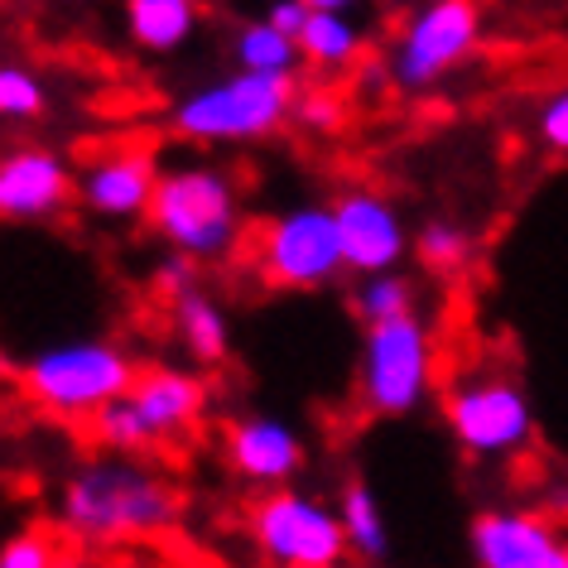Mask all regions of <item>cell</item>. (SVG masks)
<instances>
[{
    "instance_id": "cell-1",
    "label": "cell",
    "mask_w": 568,
    "mask_h": 568,
    "mask_svg": "<svg viewBox=\"0 0 568 568\" xmlns=\"http://www.w3.org/2000/svg\"><path fill=\"white\" fill-rule=\"evenodd\" d=\"M179 496L169 481L131 463H88L63 487V520L82 539H140L174 520Z\"/></svg>"
},
{
    "instance_id": "cell-2",
    "label": "cell",
    "mask_w": 568,
    "mask_h": 568,
    "mask_svg": "<svg viewBox=\"0 0 568 568\" xmlns=\"http://www.w3.org/2000/svg\"><path fill=\"white\" fill-rule=\"evenodd\" d=\"M294 111V78L290 73H241L207 82V88L189 92L174 106V125L189 140H261Z\"/></svg>"
},
{
    "instance_id": "cell-3",
    "label": "cell",
    "mask_w": 568,
    "mask_h": 568,
    "mask_svg": "<svg viewBox=\"0 0 568 568\" xmlns=\"http://www.w3.org/2000/svg\"><path fill=\"white\" fill-rule=\"evenodd\" d=\"M150 222L174 251L212 261L236 241V189L217 169H174L160 174L150 197Z\"/></svg>"
},
{
    "instance_id": "cell-4",
    "label": "cell",
    "mask_w": 568,
    "mask_h": 568,
    "mask_svg": "<svg viewBox=\"0 0 568 568\" xmlns=\"http://www.w3.org/2000/svg\"><path fill=\"white\" fill-rule=\"evenodd\" d=\"M24 386L59 415H97L135 386V366L111 343H59L24 366Z\"/></svg>"
},
{
    "instance_id": "cell-5",
    "label": "cell",
    "mask_w": 568,
    "mask_h": 568,
    "mask_svg": "<svg viewBox=\"0 0 568 568\" xmlns=\"http://www.w3.org/2000/svg\"><path fill=\"white\" fill-rule=\"evenodd\" d=\"M434 376V343L429 328L415 318V308L400 318L366 323V352H362V395L376 415H409Z\"/></svg>"
},
{
    "instance_id": "cell-6",
    "label": "cell",
    "mask_w": 568,
    "mask_h": 568,
    "mask_svg": "<svg viewBox=\"0 0 568 568\" xmlns=\"http://www.w3.org/2000/svg\"><path fill=\"white\" fill-rule=\"evenodd\" d=\"M203 400H207L203 381L189 376V372L135 376L131 390L97 409V434H102L111 448H121V453L150 448L154 438L179 434L183 424H193L197 409H203Z\"/></svg>"
},
{
    "instance_id": "cell-7",
    "label": "cell",
    "mask_w": 568,
    "mask_h": 568,
    "mask_svg": "<svg viewBox=\"0 0 568 568\" xmlns=\"http://www.w3.org/2000/svg\"><path fill=\"white\" fill-rule=\"evenodd\" d=\"M251 539L270 564L284 568H333L343 564L347 530L343 516L318 506L314 496L300 491H275L251 510Z\"/></svg>"
},
{
    "instance_id": "cell-8",
    "label": "cell",
    "mask_w": 568,
    "mask_h": 568,
    "mask_svg": "<svg viewBox=\"0 0 568 568\" xmlns=\"http://www.w3.org/2000/svg\"><path fill=\"white\" fill-rule=\"evenodd\" d=\"M347 270L333 207H294L261 236V280L280 290H318Z\"/></svg>"
},
{
    "instance_id": "cell-9",
    "label": "cell",
    "mask_w": 568,
    "mask_h": 568,
    "mask_svg": "<svg viewBox=\"0 0 568 568\" xmlns=\"http://www.w3.org/2000/svg\"><path fill=\"white\" fill-rule=\"evenodd\" d=\"M444 415L453 438L467 453H477V458H506V453L525 448V438L535 429L530 400L506 376H477L453 386L444 400Z\"/></svg>"
},
{
    "instance_id": "cell-10",
    "label": "cell",
    "mask_w": 568,
    "mask_h": 568,
    "mask_svg": "<svg viewBox=\"0 0 568 568\" xmlns=\"http://www.w3.org/2000/svg\"><path fill=\"white\" fill-rule=\"evenodd\" d=\"M477 30H481V16L473 0H429V6L405 24L400 44H395V59H390L395 82L409 92L438 82L453 63H463L467 53H473Z\"/></svg>"
},
{
    "instance_id": "cell-11",
    "label": "cell",
    "mask_w": 568,
    "mask_h": 568,
    "mask_svg": "<svg viewBox=\"0 0 568 568\" xmlns=\"http://www.w3.org/2000/svg\"><path fill=\"white\" fill-rule=\"evenodd\" d=\"M337 217V236H343V261L357 275H381V270H395L400 255L409 246V232L386 197L376 193H343L333 203Z\"/></svg>"
},
{
    "instance_id": "cell-12",
    "label": "cell",
    "mask_w": 568,
    "mask_h": 568,
    "mask_svg": "<svg viewBox=\"0 0 568 568\" xmlns=\"http://www.w3.org/2000/svg\"><path fill=\"white\" fill-rule=\"evenodd\" d=\"M473 559L481 568H568V545L535 516L487 510L473 520Z\"/></svg>"
},
{
    "instance_id": "cell-13",
    "label": "cell",
    "mask_w": 568,
    "mask_h": 568,
    "mask_svg": "<svg viewBox=\"0 0 568 568\" xmlns=\"http://www.w3.org/2000/svg\"><path fill=\"white\" fill-rule=\"evenodd\" d=\"M68 197H73V179H68L59 154L16 150L0 160V217H16V222L53 217Z\"/></svg>"
},
{
    "instance_id": "cell-14",
    "label": "cell",
    "mask_w": 568,
    "mask_h": 568,
    "mask_svg": "<svg viewBox=\"0 0 568 568\" xmlns=\"http://www.w3.org/2000/svg\"><path fill=\"white\" fill-rule=\"evenodd\" d=\"M160 189V169H154V154L145 150H121L97 160L88 174H82L78 193L97 217H140L150 212V197Z\"/></svg>"
},
{
    "instance_id": "cell-15",
    "label": "cell",
    "mask_w": 568,
    "mask_h": 568,
    "mask_svg": "<svg viewBox=\"0 0 568 568\" xmlns=\"http://www.w3.org/2000/svg\"><path fill=\"white\" fill-rule=\"evenodd\" d=\"M226 453H232V467L246 481H284L304 463V444L294 438L290 424L265 415L241 419L232 438H226Z\"/></svg>"
},
{
    "instance_id": "cell-16",
    "label": "cell",
    "mask_w": 568,
    "mask_h": 568,
    "mask_svg": "<svg viewBox=\"0 0 568 568\" xmlns=\"http://www.w3.org/2000/svg\"><path fill=\"white\" fill-rule=\"evenodd\" d=\"M193 0H131V39L150 53H174L193 34Z\"/></svg>"
},
{
    "instance_id": "cell-17",
    "label": "cell",
    "mask_w": 568,
    "mask_h": 568,
    "mask_svg": "<svg viewBox=\"0 0 568 568\" xmlns=\"http://www.w3.org/2000/svg\"><path fill=\"white\" fill-rule=\"evenodd\" d=\"M174 318H179V337L189 343V352L197 362H222L226 357V318L212 300H203L197 290H183L174 300Z\"/></svg>"
},
{
    "instance_id": "cell-18",
    "label": "cell",
    "mask_w": 568,
    "mask_h": 568,
    "mask_svg": "<svg viewBox=\"0 0 568 568\" xmlns=\"http://www.w3.org/2000/svg\"><path fill=\"white\" fill-rule=\"evenodd\" d=\"M300 53L318 68H343L357 53V24L347 20V10H308Z\"/></svg>"
},
{
    "instance_id": "cell-19",
    "label": "cell",
    "mask_w": 568,
    "mask_h": 568,
    "mask_svg": "<svg viewBox=\"0 0 568 568\" xmlns=\"http://www.w3.org/2000/svg\"><path fill=\"white\" fill-rule=\"evenodd\" d=\"M343 530H347V549H357L362 559H386L390 549L386 516H381L376 496L366 491V481H352L343 491Z\"/></svg>"
},
{
    "instance_id": "cell-20",
    "label": "cell",
    "mask_w": 568,
    "mask_h": 568,
    "mask_svg": "<svg viewBox=\"0 0 568 568\" xmlns=\"http://www.w3.org/2000/svg\"><path fill=\"white\" fill-rule=\"evenodd\" d=\"M236 63L251 68V73H294V63H300V39L275 30L270 20H255L236 34Z\"/></svg>"
},
{
    "instance_id": "cell-21",
    "label": "cell",
    "mask_w": 568,
    "mask_h": 568,
    "mask_svg": "<svg viewBox=\"0 0 568 568\" xmlns=\"http://www.w3.org/2000/svg\"><path fill=\"white\" fill-rule=\"evenodd\" d=\"M415 308V290H409V280L390 275V270H381V275H366V284L357 290V314L366 323H381V318H400Z\"/></svg>"
},
{
    "instance_id": "cell-22",
    "label": "cell",
    "mask_w": 568,
    "mask_h": 568,
    "mask_svg": "<svg viewBox=\"0 0 568 568\" xmlns=\"http://www.w3.org/2000/svg\"><path fill=\"white\" fill-rule=\"evenodd\" d=\"M467 251H473V241H467V232L453 222H429L419 232V261L429 270H463Z\"/></svg>"
},
{
    "instance_id": "cell-23",
    "label": "cell",
    "mask_w": 568,
    "mask_h": 568,
    "mask_svg": "<svg viewBox=\"0 0 568 568\" xmlns=\"http://www.w3.org/2000/svg\"><path fill=\"white\" fill-rule=\"evenodd\" d=\"M44 111V82L30 68H0V116H39Z\"/></svg>"
},
{
    "instance_id": "cell-24",
    "label": "cell",
    "mask_w": 568,
    "mask_h": 568,
    "mask_svg": "<svg viewBox=\"0 0 568 568\" xmlns=\"http://www.w3.org/2000/svg\"><path fill=\"white\" fill-rule=\"evenodd\" d=\"M49 564H53V549H49V535L39 530H24L0 545V568H49Z\"/></svg>"
},
{
    "instance_id": "cell-25",
    "label": "cell",
    "mask_w": 568,
    "mask_h": 568,
    "mask_svg": "<svg viewBox=\"0 0 568 568\" xmlns=\"http://www.w3.org/2000/svg\"><path fill=\"white\" fill-rule=\"evenodd\" d=\"M539 140H545L549 150L568 154V88L554 92L545 102V111H539Z\"/></svg>"
},
{
    "instance_id": "cell-26",
    "label": "cell",
    "mask_w": 568,
    "mask_h": 568,
    "mask_svg": "<svg viewBox=\"0 0 568 568\" xmlns=\"http://www.w3.org/2000/svg\"><path fill=\"white\" fill-rule=\"evenodd\" d=\"M300 121L318 125V131H333V125L343 121V102L328 97V92H314V97H304V102H300Z\"/></svg>"
},
{
    "instance_id": "cell-27",
    "label": "cell",
    "mask_w": 568,
    "mask_h": 568,
    "mask_svg": "<svg viewBox=\"0 0 568 568\" xmlns=\"http://www.w3.org/2000/svg\"><path fill=\"white\" fill-rule=\"evenodd\" d=\"M308 10H314L308 0H275L265 20L275 24V30H284L290 39H300V34H304V24H308Z\"/></svg>"
},
{
    "instance_id": "cell-28",
    "label": "cell",
    "mask_w": 568,
    "mask_h": 568,
    "mask_svg": "<svg viewBox=\"0 0 568 568\" xmlns=\"http://www.w3.org/2000/svg\"><path fill=\"white\" fill-rule=\"evenodd\" d=\"M160 284H164V294H174V300L183 290H193V255L189 251L169 255V261L160 265Z\"/></svg>"
},
{
    "instance_id": "cell-29",
    "label": "cell",
    "mask_w": 568,
    "mask_h": 568,
    "mask_svg": "<svg viewBox=\"0 0 568 568\" xmlns=\"http://www.w3.org/2000/svg\"><path fill=\"white\" fill-rule=\"evenodd\" d=\"M314 10H347V6H357V0H308Z\"/></svg>"
}]
</instances>
